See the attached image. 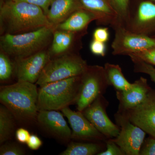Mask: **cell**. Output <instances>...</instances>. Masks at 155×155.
<instances>
[{
  "instance_id": "obj_27",
  "label": "cell",
  "mask_w": 155,
  "mask_h": 155,
  "mask_svg": "<svg viewBox=\"0 0 155 155\" xmlns=\"http://www.w3.org/2000/svg\"><path fill=\"white\" fill-rule=\"evenodd\" d=\"M132 55L146 63L155 67V47L139 51L130 54L128 56Z\"/></svg>"
},
{
  "instance_id": "obj_11",
  "label": "cell",
  "mask_w": 155,
  "mask_h": 155,
  "mask_svg": "<svg viewBox=\"0 0 155 155\" xmlns=\"http://www.w3.org/2000/svg\"><path fill=\"white\" fill-rule=\"evenodd\" d=\"M118 112L155 138V90L151 88L140 104L124 112Z\"/></svg>"
},
{
  "instance_id": "obj_30",
  "label": "cell",
  "mask_w": 155,
  "mask_h": 155,
  "mask_svg": "<svg viewBox=\"0 0 155 155\" xmlns=\"http://www.w3.org/2000/svg\"><path fill=\"white\" fill-rule=\"evenodd\" d=\"M91 51L95 55L104 57L106 54L105 43L93 39L90 45Z\"/></svg>"
},
{
  "instance_id": "obj_36",
  "label": "cell",
  "mask_w": 155,
  "mask_h": 155,
  "mask_svg": "<svg viewBox=\"0 0 155 155\" xmlns=\"http://www.w3.org/2000/svg\"><path fill=\"white\" fill-rule=\"evenodd\" d=\"M151 37H152L154 38H155V35H153V36H151Z\"/></svg>"
},
{
  "instance_id": "obj_9",
  "label": "cell",
  "mask_w": 155,
  "mask_h": 155,
  "mask_svg": "<svg viewBox=\"0 0 155 155\" xmlns=\"http://www.w3.org/2000/svg\"><path fill=\"white\" fill-rule=\"evenodd\" d=\"M108 101L103 95L100 96L87 107L82 114L107 139L116 138L120 127L112 122L107 114Z\"/></svg>"
},
{
  "instance_id": "obj_8",
  "label": "cell",
  "mask_w": 155,
  "mask_h": 155,
  "mask_svg": "<svg viewBox=\"0 0 155 155\" xmlns=\"http://www.w3.org/2000/svg\"><path fill=\"white\" fill-rule=\"evenodd\" d=\"M115 120L120 127V132L116 138H112L125 155H140V148L147 133L130 122L124 115L117 112Z\"/></svg>"
},
{
  "instance_id": "obj_23",
  "label": "cell",
  "mask_w": 155,
  "mask_h": 155,
  "mask_svg": "<svg viewBox=\"0 0 155 155\" xmlns=\"http://www.w3.org/2000/svg\"><path fill=\"white\" fill-rule=\"evenodd\" d=\"M10 57L2 51L0 52V81L5 82L11 79L15 72L14 63Z\"/></svg>"
},
{
  "instance_id": "obj_12",
  "label": "cell",
  "mask_w": 155,
  "mask_h": 155,
  "mask_svg": "<svg viewBox=\"0 0 155 155\" xmlns=\"http://www.w3.org/2000/svg\"><path fill=\"white\" fill-rule=\"evenodd\" d=\"M51 59L49 49H45L26 58L14 60V73L17 81L36 84Z\"/></svg>"
},
{
  "instance_id": "obj_28",
  "label": "cell",
  "mask_w": 155,
  "mask_h": 155,
  "mask_svg": "<svg viewBox=\"0 0 155 155\" xmlns=\"http://www.w3.org/2000/svg\"><path fill=\"white\" fill-rule=\"evenodd\" d=\"M106 149L97 155H125L120 147L113 140L108 139L106 141Z\"/></svg>"
},
{
  "instance_id": "obj_5",
  "label": "cell",
  "mask_w": 155,
  "mask_h": 155,
  "mask_svg": "<svg viewBox=\"0 0 155 155\" xmlns=\"http://www.w3.org/2000/svg\"><path fill=\"white\" fill-rule=\"evenodd\" d=\"M77 53H69L51 58L42 72L37 85L81 76L88 67Z\"/></svg>"
},
{
  "instance_id": "obj_26",
  "label": "cell",
  "mask_w": 155,
  "mask_h": 155,
  "mask_svg": "<svg viewBox=\"0 0 155 155\" xmlns=\"http://www.w3.org/2000/svg\"><path fill=\"white\" fill-rule=\"evenodd\" d=\"M0 147V155H24L26 153L25 149L15 143H4Z\"/></svg>"
},
{
  "instance_id": "obj_35",
  "label": "cell",
  "mask_w": 155,
  "mask_h": 155,
  "mask_svg": "<svg viewBox=\"0 0 155 155\" xmlns=\"http://www.w3.org/2000/svg\"><path fill=\"white\" fill-rule=\"evenodd\" d=\"M150 1H152V2H154L155 3V0H150Z\"/></svg>"
},
{
  "instance_id": "obj_21",
  "label": "cell",
  "mask_w": 155,
  "mask_h": 155,
  "mask_svg": "<svg viewBox=\"0 0 155 155\" xmlns=\"http://www.w3.org/2000/svg\"><path fill=\"white\" fill-rule=\"evenodd\" d=\"M102 142H79L71 141L68 143L67 149L61 152V155H98L104 150Z\"/></svg>"
},
{
  "instance_id": "obj_19",
  "label": "cell",
  "mask_w": 155,
  "mask_h": 155,
  "mask_svg": "<svg viewBox=\"0 0 155 155\" xmlns=\"http://www.w3.org/2000/svg\"><path fill=\"white\" fill-rule=\"evenodd\" d=\"M80 2L84 8L99 15L101 24L112 27L119 22L121 23L110 0H80Z\"/></svg>"
},
{
  "instance_id": "obj_1",
  "label": "cell",
  "mask_w": 155,
  "mask_h": 155,
  "mask_svg": "<svg viewBox=\"0 0 155 155\" xmlns=\"http://www.w3.org/2000/svg\"><path fill=\"white\" fill-rule=\"evenodd\" d=\"M0 25L1 35L26 33L46 26L55 27L41 8L17 0L1 2Z\"/></svg>"
},
{
  "instance_id": "obj_13",
  "label": "cell",
  "mask_w": 155,
  "mask_h": 155,
  "mask_svg": "<svg viewBox=\"0 0 155 155\" xmlns=\"http://www.w3.org/2000/svg\"><path fill=\"white\" fill-rule=\"evenodd\" d=\"M64 116L58 111L41 110L38 111L36 122L40 128L50 136L64 143H68L72 140V130Z\"/></svg>"
},
{
  "instance_id": "obj_6",
  "label": "cell",
  "mask_w": 155,
  "mask_h": 155,
  "mask_svg": "<svg viewBox=\"0 0 155 155\" xmlns=\"http://www.w3.org/2000/svg\"><path fill=\"white\" fill-rule=\"evenodd\" d=\"M109 86L104 67L88 66L81 76L76 105L77 110L82 111L97 98L106 92Z\"/></svg>"
},
{
  "instance_id": "obj_14",
  "label": "cell",
  "mask_w": 155,
  "mask_h": 155,
  "mask_svg": "<svg viewBox=\"0 0 155 155\" xmlns=\"http://www.w3.org/2000/svg\"><path fill=\"white\" fill-rule=\"evenodd\" d=\"M125 27L134 33L149 36L155 35V3L150 0L141 2L134 14H130Z\"/></svg>"
},
{
  "instance_id": "obj_4",
  "label": "cell",
  "mask_w": 155,
  "mask_h": 155,
  "mask_svg": "<svg viewBox=\"0 0 155 155\" xmlns=\"http://www.w3.org/2000/svg\"><path fill=\"white\" fill-rule=\"evenodd\" d=\"M81 76L40 86L37 102L38 110H61L75 104L80 86Z\"/></svg>"
},
{
  "instance_id": "obj_20",
  "label": "cell",
  "mask_w": 155,
  "mask_h": 155,
  "mask_svg": "<svg viewBox=\"0 0 155 155\" xmlns=\"http://www.w3.org/2000/svg\"><path fill=\"white\" fill-rule=\"evenodd\" d=\"M104 67L109 85L114 87L116 91H125L131 87L132 83L125 78L119 65L107 63Z\"/></svg>"
},
{
  "instance_id": "obj_32",
  "label": "cell",
  "mask_w": 155,
  "mask_h": 155,
  "mask_svg": "<svg viewBox=\"0 0 155 155\" xmlns=\"http://www.w3.org/2000/svg\"><path fill=\"white\" fill-rule=\"evenodd\" d=\"M38 6L42 9L45 14H47L52 0H17Z\"/></svg>"
},
{
  "instance_id": "obj_15",
  "label": "cell",
  "mask_w": 155,
  "mask_h": 155,
  "mask_svg": "<svg viewBox=\"0 0 155 155\" xmlns=\"http://www.w3.org/2000/svg\"><path fill=\"white\" fill-rule=\"evenodd\" d=\"M87 32H73L55 29L49 49L51 58L67 53H77L82 46L81 38Z\"/></svg>"
},
{
  "instance_id": "obj_2",
  "label": "cell",
  "mask_w": 155,
  "mask_h": 155,
  "mask_svg": "<svg viewBox=\"0 0 155 155\" xmlns=\"http://www.w3.org/2000/svg\"><path fill=\"white\" fill-rule=\"evenodd\" d=\"M36 84L17 81L0 87V102L11 111L16 121L24 124L36 122L38 89Z\"/></svg>"
},
{
  "instance_id": "obj_17",
  "label": "cell",
  "mask_w": 155,
  "mask_h": 155,
  "mask_svg": "<svg viewBox=\"0 0 155 155\" xmlns=\"http://www.w3.org/2000/svg\"><path fill=\"white\" fill-rule=\"evenodd\" d=\"M94 20L100 23L99 15L83 8L75 11L64 22L56 25L55 29L73 32L87 31L89 24Z\"/></svg>"
},
{
  "instance_id": "obj_34",
  "label": "cell",
  "mask_w": 155,
  "mask_h": 155,
  "mask_svg": "<svg viewBox=\"0 0 155 155\" xmlns=\"http://www.w3.org/2000/svg\"><path fill=\"white\" fill-rule=\"evenodd\" d=\"M26 144L30 149L37 150L42 145L43 142L37 135L31 134L28 139Z\"/></svg>"
},
{
  "instance_id": "obj_16",
  "label": "cell",
  "mask_w": 155,
  "mask_h": 155,
  "mask_svg": "<svg viewBox=\"0 0 155 155\" xmlns=\"http://www.w3.org/2000/svg\"><path fill=\"white\" fill-rule=\"evenodd\" d=\"M151 88L146 78L141 77L132 83L128 90L116 91V97L119 101L118 112H124L140 104Z\"/></svg>"
},
{
  "instance_id": "obj_29",
  "label": "cell",
  "mask_w": 155,
  "mask_h": 155,
  "mask_svg": "<svg viewBox=\"0 0 155 155\" xmlns=\"http://www.w3.org/2000/svg\"><path fill=\"white\" fill-rule=\"evenodd\" d=\"M140 155H155V138L149 136L145 139L143 143Z\"/></svg>"
},
{
  "instance_id": "obj_18",
  "label": "cell",
  "mask_w": 155,
  "mask_h": 155,
  "mask_svg": "<svg viewBox=\"0 0 155 155\" xmlns=\"http://www.w3.org/2000/svg\"><path fill=\"white\" fill-rule=\"evenodd\" d=\"M83 8L80 0H52L46 16L55 28L75 11Z\"/></svg>"
},
{
  "instance_id": "obj_3",
  "label": "cell",
  "mask_w": 155,
  "mask_h": 155,
  "mask_svg": "<svg viewBox=\"0 0 155 155\" xmlns=\"http://www.w3.org/2000/svg\"><path fill=\"white\" fill-rule=\"evenodd\" d=\"M55 29L54 26H46L26 33L2 35L0 37L1 51L16 60L47 49L52 41Z\"/></svg>"
},
{
  "instance_id": "obj_31",
  "label": "cell",
  "mask_w": 155,
  "mask_h": 155,
  "mask_svg": "<svg viewBox=\"0 0 155 155\" xmlns=\"http://www.w3.org/2000/svg\"><path fill=\"white\" fill-rule=\"evenodd\" d=\"M93 39L98 41L106 43L110 37L109 29L107 27H100L96 28L94 31Z\"/></svg>"
},
{
  "instance_id": "obj_22",
  "label": "cell",
  "mask_w": 155,
  "mask_h": 155,
  "mask_svg": "<svg viewBox=\"0 0 155 155\" xmlns=\"http://www.w3.org/2000/svg\"><path fill=\"white\" fill-rule=\"evenodd\" d=\"M16 119L5 106H0V144L8 141L13 137L16 127Z\"/></svg>"
},
{
  "instance_id": "obj_25",
  "label": "cell",
  "mask_w": 155,
  "mask_h": 155,
  "mask_svg": "<svg viewBox=\"0 0 155 155\" xmlns=\"http://www.w3.org/2000/svg\"><path fill=\"white\" fill-rule=\"evenodd\" d=\"M129 57L133 62L134 72L136 73H144L148 75L151 80L155 84V67L134 56L130 55Z\"/></svg>"
},
{
  "instance_id": "obj_33",
  "label": "cell",
  "mask_w": 155,
  "mask_h": 155,
  "mask_svg": "<svg viewBox=\"0 0 155 155\" xmlns=\"http://www.w3.org/2000/svg\"><path fill=\"white\" fill-rule=\"evenodd\" d=\"M31 134L27 129L23 127H19L15 131V137L18 142L26 143Z\"/></svg>"
},
{
  "instance_id": "obj_10",
  "label": "cell",
  "mask_w": 155,
  "mask_h": 155,
  "mask_svg": "<svg viewBox=\"0 0 155 155\" xmlns=\"http://www.w3.org/2000/svg\"><path fill=\"white\" fill-rule=\"evenodd\" d=\"M61 111L68 119L71 126V139L93 142H106L108 139L97 130L82 112L73 111L69 107Z\"/></svg>"
},
{
  "instance_id": "obj_24",
  "label": "cell",
  "mask_w": 155,
  "mask_h": 155,
  "mask_svg": "<svg viewBox=\"0 0 155 155\" xmlns=\"http://www.w3.org/2000/svg\"><path fill=\"white\" fill-rule=\"evenodd\" d=\"M110 1L118 14L119 21L125 26L129 19L130 0H110Z\"/></svg>"
},
{
  "instance_id": "obj_7",
  "label": "cell",
  "mask_w": 155,
  "mask_h": 155,
  "mask_svg": "<svg viewBox=\"0 0 155 155\" xmlns=\"http://www.w3.org/2000/svg\"><path fill=\"white\" fill-rule=\"evenodd\" d=\"M112 27L115 31V37L111 45L112 54L114 55L128 56L139 51L155 47L154 38L130 31L120 22Z\"/></svg>"
}]
</instances>
